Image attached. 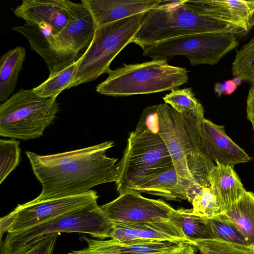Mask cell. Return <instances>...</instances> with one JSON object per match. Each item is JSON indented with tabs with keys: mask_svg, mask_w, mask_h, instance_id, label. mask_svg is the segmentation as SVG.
I'll return each instance as SVG.
<instances>
[{
	"mask_svg": "<svg viewBox=\"0 0 254 254\" xmlns=\"http://www.w3.org/2000/svg\"><path fill=\"white\" fill-rule=\"evenodd\" d=\"M114 142L106 141L89 147L57 154L40 155L26 151L33 173L42 185L41 201L86 193L93 187L116 182L117 159L106 151Z\"/></svg>",
	"mask_w": 254,
	"mask_h": 254,
	"instance_id": "obj_1",
	"label": "cell"
},
{
	"mask_svg": "<svg viewBox=\"0 0 254 254\" xmlns=\"http://www.w3.org/2000/svg\"><path fill=\"white\" fill-rule=\"evenodd\" d=\"M70 17L64 28L56 35L37 25H26L20 33L28 41L31 49L44 60L49 76L76 62L91 43L97 26L85 6L68 1ZM81 57V56H80Z\"/></svg>",
	"mask_w": 254,
	"mask_h": 254,
	"instance_id": "obj_2",
	"label": "cell"
},
{
	"mask_svg": "<svg viewBox=\"0 0 254 254\" xmlns=\"http://www.w3.org/2000/svg\"><path fill=\"white\" fill-rule=\"evenodd\" d=\"M244 29L201 16L187 7L183 0H162L146 11L143 21L131 41L142 49L163 41L204 33H231L238 36Z\"/></svg>",
	"mask_w": 254,
	"mask_h": 254,
	"instance_id": "obj_3",
	"label": "cell"
},
{
	"mask_svg": "<svg viewBox=\"0 0 254 254\" xmlns=\"http://www.w3.org/2000/svg\"><path fill=\"white\" fill-rule=\"evenodd\" d=\"M113 230V222L94 202L26 229L7 233L0 241V254H20L42 239L63 232L84 233L103 240L110 238Z\"/></svg>",
	"mask_w": 254,
	"mask_h": 254,
	"instance_id": "obj_4",
	"label": "cell"
},
{
	"mask_svg": "<svg viewBox=\"0 0 254 254\" xmlns=\"http://www.w3.org/2000/svg\"><path fill=\"white\" fill-rule=\"evenodd\" d=\"M108 77L96 87L101 94L127 96L173 90L187 83L186 68L173 66L164 60L123 64L107 73Z\"/></svg>",
	"mask_w": 254,
	"mask_h": 254,
	"instance_id": "obj_5",
	"label": "cell"
},
{
	"mask_svg": "<svg viewBox=\"0 0 254 254\" xmlns=\"http://www.w3.org/2000/svg\"><path fill=\"white\" fill-rule=\"evenodd\" d=\"M117 190L120 194L175 168L170 154L158 134L130 132L122 159L117 164Z\"/></svg>",
	"mask_w": 254,
	"mask_h": 254,
	"instance_id": "obj_6",
	"label": "cell"
},
{
	"mask_svg": "<svg viewBox=\"0 0 254 254\" xmlns=\"http://www.w3.org/2000/svg\"><path fill=\"white\" fill-rule=\"evenodd\" d=\"M146 12L97 27L91 43L77 60L76 74L69 88L107 73L113 60L130 43Z\"/></svg>",
	"mask_w": 254,
	"mask_h": 254,
	"instance_id": "obj_7",
	"label": "cell"
},
{
	"mask_svg": "<svg viewBox=\"0 0 254 254\" xmlns=\"http://www.w3.org/2000/svg\"><path fill=\"white\" fill-rule=\"evenodd\" d=\"M59 111L57 98L21 88L0 105V135L23 140L39 137Z\"/></svg>",
	"mask_w": 254,
	"mask_h": 254,
	"instance_id": "obj_8",
	"label": "cell"
},
{
	"mask_svg": "<svg viewBox=\"0 0 254 254\" xmlns=\"http://www.w3.org/2000/svg\"><path fill=\"white\" fill-rule=\"evenodd\" d=\"M157 107L158 124L154 133L165 143L178 175L192 186L195 181L188 162L201 151L200 128L204 114H181L166 103Z\"/></svg>",
	"mask_w": 254,
	"mask_h": 254,
	"instance_id": "obj_9",
	"label": "cell"
},
{
	"mask_svg": "<svg viewBox=\"0 0 254 254\" xmlns=\"http://www.w3.org/2000/svg\"><path fill=\"white\" fill-rule=\"evenodd\" d=\"M239 45L231 33H204L179 36L144 46L142 55L152 60L167 61L186 56L191 65H214Z\"/></svg>",
	"mask_w": 254,
	"mask_h": 254,
	"instance_id": "obj_10",
	"label": "cell"
},
{
	"mask_svg": "<svg viewBox=\"0 0 254 254\" xmlns=\"http://www.w3.org/2000/svg\"><path fill=\"white\" fill-rule=\"evenodd\" d=\"M99 207L112 222L128 223L168 221L176 210L161 199L145 197L133 190L121 193Z\"/></svg>",
	"mask_w": 254,
	"mask_h": 254,
	"instance_id": "obj_11",
	"label": "cell"
},
{
	"mask_svg": "<svg viewBox=\"0 0 254 254\" xmlns=\"http://www.w3.org/2000/svg\"><path fill=\"white\" fill-rule=\"evenodd\" d=\"M96 191L91 190L82 194L41 201L32 200L18 204L14 209L15 220L7 233L31 227L68 212L97 202Z\"/></svg>",
	"mask_w": 254,
	"mask_h": 254,
	"instance_id": "obj_12",
	"label": "cell"
},
{
	"mask_svg": "<svg viewBox=\"0 0 254 254\" xmlns=\"http://www.w3.org/2000/svg\"><path fill=\"white\" fill-rule=\"evenodd\" d=\"M201 151L216 164L234 167L252 158L226 134L224 126L204 118L200 128Z\"/></svg>",
	"mask_w": 254,
	"mask_h": 254,
	"instance_id": "obj_13",
	"label": "cell"
},
{
	"mask_svg": "<svg viewBox=\"0 0 254 254\" xmlns=\"http://www.w3.org/2000/svg\"><path fill=\"white\" fill-rule=\"evenodd\" d=\"M112 222L113 230L110 239L121 241L170 242L194 245L181 227L172 219L150 223Z\"/></svg>",
	"mask_w": 254,
	"mask_h": 254,
	"instance_id": "obj_14",
	"label": "cell"
},
{
	"mask_svg": "<svg viewBox=\"0 0 254 254\" xmlns=\"http://www.w3.org/2000/svg\"><path fill=\"white\" fill-rule=\"evenodd\" d=\"M68 0H23L14 10L29 25H44L51 34L62 31L70 17Z\"/></svg>",
	"mask_w": 254,
	"mask_h": 254,
	"instance_id": "obj_15",
	"label": "cell"
},
{
	"mask_svg": "<svg viewBox=\"0 0 254 254\" xmlns=\"http://www.w3.org/2000/svg\"><path fill=\"white\" fill-rule=\"evenodd\" d=\"M196 14L217 21L240 27L247 32L248 19L254 10V0H183Z\"/></svg>",
	"mask_w": 254,
	"mask_h": 254,
	"instance_id": "obj_16",
	"label": "cell"
},
{
	"mask_svg": "<svg viewBox=\"0 0 254 254\" xmlns=\"http://www.w3.org/2000/svg\"><path fill=\"white\" fill-rule=\"evenodd\" d=\"M87 244L82 249L67 254H168L180 244L170 242L121 241L81 237Z\"/></svg>",
	"mask_w": 254,
	"mask_h": 254,
	"instance_id": "obj_17",
	"label": "cell"
},
{
	"mask_svg": "<svg viewBox=\"0 0 254 254\" xmlns=\"http://www.w3.org/2000/svg\"><path fill=\"white\" fill-rule=\"evenodd\" d=\"M161 0H81L97 26L115 22L158 6Z\"/></svg>",
	"mask_w": 254,
	"mask_h": 254,
	"instance_id": "obj_18",
	"label": "cell"
},
{
	"mask_svg": "<svg viewBox=\"0 0 254 254\" xmlns=\"http://www.w3.org/2000/svg\"><path fill=\"white\" fill-rule=\"evenodd\" d=\"M233 168L216 164L209 174L210 187L218 197L221 213L240 199L246 190Z\"/></svg>",
	"mask_w": 254,
	"mask_h": 254,
	"instance_id": "obj_19",
	"label": "cell"
},
{
	"mask_svg": "<svg viewBox=\"0 0 254 254\" xmlns=\"http://www.w3.org/2000/svg\"><path fill=\"white\" fill-rule=\"evenodd\" d=\"M189 184L179 176L175 168L166 171L131 190L160 196L167 200L187 199Z\"/></svg>",
	"mask_w": 254,
	"mask_h": 254,
	"instance_id": "obj_20",
	"label": "cell"
},
{
	"mask_svg": "<svg viewBox=\"0 0 254 254\" xmlns=\"http://www.w3.org/2000/svg\"><path fill=\"white\" fill-rule=\"evenodd\" d=\"M221 213L245 236L254 250V192L246 190Z\"/></svg>",
	"mask_w": 254,
	"mask_h": 254,
	"instance_id": "obj_21",
	"label": "cell"
},
{
	"mask_svg": "<svg viewBox=\"0 0 254 254\" xmlns=\"http://www.w3.org/2000/svg\"><path fill=\"white\" fill-rule=\"evenodd\" d=\"M26 57L25 49L20 46L9 50L0 58V102L9 98L16 85L18 74Z\"/></svg>",
	"mask_w": 254,
	"mask_h": 254,
	"instance_id": "obj_22",
	"label": "cell"
},
{
	"mask_svg": "<svg viewBox=\"0 0 254 254\" xmlns=\"http://www.w3.org/2000/svg\"><path fill=\"white\" fill-rule=\"evenodd\" d=\"M211 239L253 249L245 236L222 214L210 218H204ZM254 250V249H253Z\"/></svg>",
	"mask_w": 254,
	"mask_h": 254,
	"instance_id": "obj_23",
	"label": "cell"
},
{
	"mask_svg": "<svg viewBox=\"0 0 254 254\" xmlns=\"http://www.w3.org/2000/svg\"><path fill=\"white\" fill-rule=\"evenodd\" d=\"M78 66L77 61L49 77L33 88L35 93L44 98H57L65 89H69Z\"/></svg>",
	"mask_w": 254,
	"mask_h": 254,
	"instance_id": "obj_24",
	"label": "cell"
},
{
	"mask_svg": "<svg viewBox=\"0 0 254 254\" xmlns=\"http://www.w3.org/2000/svg\"><path fill=\"white\" fill-rule=\"evenodd\" d=\"M171 219L181 227L186 236L193 242L197 240L211 239L204 218L193 214L191 209H177Z\"/></svg>",
	"mask_w": 254,
	"mask_h": 254,
	"instance_id": "obj_25",
	"label": "cell"
},
{
	"mask_svg": "<svg viewBox=\"0 0 254 254\" xmlns=\"http://www.w3.org/2000/svg\"><path fill=\"white\" fill-rule=\"evenodd\" d=\"M231 71L235 77L254 83V37L237 51Z\"/></svg>",
	"mask_w": 254,
	"mask_h": 254,
	"instance_id": "obj_26",
	"label": "cell"
},
{
	"mask_svg": "<svg viewBox=\"0 0 254 254\" xmlns=\"http://www.w3.org/2000/svg\"><path fill=\"white\" fill-rule=\"evenodd\" d=\"M163 100L165 103L181 114L204 113L202 105L195 97L191 88L174 89L163 97Z\"/></svg>",
	"mask_w": 254,
	"mask_h": 254,
	"instance_id": "obj_27",
	"label": "cell"
},
{
	"mask_svg": "<svg viewBox=\"0 0 254 254\" xmlns=\"http://www.w3.org/2000/svg\"><path fill=\"white\" fill-rule=\"evenodd\" d=\"M191 203L192 213L201 218H212L222 212L218 197L210 187L203 188Z\"/></svg>",
	"mask_w": 254,
	"mask_h": 254,
	"instance_id": "obj_28",
	"label": "cell"
},
{
	"mask_svg": "<svg viewBox=\"0 0 254 254\" xmlns=\"http://www.w3.org/2000/svg\"><path fill=\"white\" fill-rule=\"evenodd\" d=\"M20 157L19 141L0 140V184L18 165Z\"/></svg>",
	"mask_w": 254,
	"mask_h": 254,
	"instance_id": "obj_29",
	"label": "cell"
},
{
	"mask_svg": "<svg viewBox=\"0 0 254 254\" xmlns=\"http://www.w3.org/2000/svg\"><path fill=\"white\" fill-rule=\"evenodd\" d=\"M200 254H254V250L225 242L201 239L194 241Z\"/></svg>",
	"mask_w": 254,
	"mask_h": 254,
	"instance_id": "obj_30",
	"label": "cell"
},
{
	"mask_svg": "<svg viewBox=\"0 0 254 254\" xmlns=\"http://www.w3.org/2000/svg\"><path fill=\"white\" fill-rule=\"evenodd\" d=\"M59 235L45 238L20 254H53Z\"/></svg>",
	"mask_w": 254,
	"mask_h": 254,
	"instance_id": "obj_31",
	"label": "cell"
},
{
	"mask_svg": "<svg viewBox=\"0 0 254 254\" xmlns=\"http://www.w3.org/2000/svg\"><path fill=\"white\" fill-rule=\"evenodd\" d=\"M246 103L247 117L251 123L254 131V83L251 84Z\"/></svg>",
	"mask_w": 254,
	"mask_h": 254,
	"instance_id": "obj_32",
	"label": "cell"
},
{
	"mask_svg": "<svg viewBox=\"0 0 254 254\" xmlns=\"http://www.w3.org/2000/svg\"><path fill=\"white\" fill-rule=\"evenodd\" d=\"M16 216L15 212L13 210L7 215L0 218V236L2 241V236L5 232H8L13 224Z\"/></svg>",
	"mask_w": 254,
	"mask_h": 254,
	"instance_id": "obj_33",
	"label": "cell"
},
{
	"mask_svg": "<svg viewBox=\"0 0 254 254\" xmlns=\"http://www.w3.org/2000/svg\"><path fill=\"white\" fill-rule=\"evenodd\" d=\"M238 84L233 80H228L224 83H217L215 86V91L219 95L224 94L229 95L237 88Z\"/></svg>",
	"mask_w": 254,
	"mask_h": 254,
	"instance_id": "obj_34",
	"label": "cell"
},
{
	"mask_svg": "<svg viewBox=\"0 0 254 254\" xmlns=\"http://www.w3.org/2000/svg\"><path fill=\"white\" fill-rule=\"evenodd\" d=\"M196 247L191 244L182 243L168 254H196Z\"/></svg>",
	"mask_w": 254,
	"mask_h": 254,
	"instance_id": "obj_35",
	"label": "cell"
},
{
	"mask_svg": "<svg viewBox=\"0 0 254 254\" xmlns=\"http://www.w3.org/2000/svg\"><path fill=\"white\" fill-rule=\"evenodd\" d=\"M254 26V10L250 15L248 19V26L250 29Z\"/></svg>",
	"mask_w": 254,
	"mask_h": 254,
	"instance_id": "obj_36",
	"label": "cell"
}]
</instances>
